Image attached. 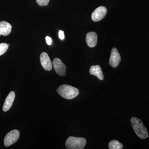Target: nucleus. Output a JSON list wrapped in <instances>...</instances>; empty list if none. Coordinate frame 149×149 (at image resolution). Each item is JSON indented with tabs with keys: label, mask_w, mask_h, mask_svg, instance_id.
<instances>
[{
	"label": "nucleus",
	"mask_w": 149,
	"mask_h": 149,
	"mask_svg": "<svg viewBox=\"0 0 149 149\" xmlns=\"http://www.w3.org/2000/svg\"><path fill=\"white\" fill-rule=\"evenodd\" d=\"M131 125L136 135L141 139H146L149 136L148 130L143 122L138 118L133 117L130 120Z\"/></svg>",
	"instance_id": "nucleus-1"
},
{
	"label": "nucleus",
	"mask_w": 149,
	"mask_h": 149,
	"mask_svg": "<svg viewBox=\"0 0 149 149\" xmlns=\"http://www.w3.org/2000/svg\"><path fill=\"white\" fill-rule=\"evenodd\" d=\"M59 95L62 97L68 100H71L76 97L79 95V90L77 88L68 85H63L56 90Z\"/></svg>",
	"instance_id": "nucleus-2"
},
{
	"label": "nucleus",
	"mask_w": 149,
	"mask_h": 149,
	"mask_svg": "<svg viewBox=\"0 0 149 149\" xmlns=\"http://www.w3.org/2000/svg\"><path fill=\"white\" fill-rule=\"evenodd\" d=\"M87 141L85 138L70 136L65 142V147L68 149H83L85 148Z\"/></svg>",
	"instance_id": "nucleus-3"
},
{
	"label": "nucleus",
	"mask_w": 149,
	"mask_h": 149,
	"mask_svg": "<svg viewBox=\"0 0 149 149\" xmlns=\"http://www.w3.org/2000/svg\"><path fill=\"white\" fill-rule=\"evenodd\" d=\"M19 132L17 130H13L6 134L4 140L5 146L8 147L15 143L18 140Z\"/></svg>",
	"instance_id": "nucleus-4"
},
{
	"label": "nucleus",
	"mask_w": 149,
	"mask_h": 149,
	"mask_svg": "<svg viewBox=\"0 0 149 149\" xmlns=\"http://www.w3.org/2000/svg\"><path fill=\"white\" fill-rule=\"evenodd\" d=\"M54 69L57 73L60 76H64L65 74L66 67L60 59L56 58L53 61Z\"/></svg>",
	"instance_id": "nucleus-5"
},
{
	"label": "nucleus",
	"mask_w": 149,
	"mask_h": 149,
	"mask_svg": "<svg viewBox=\"0 0 149 149\" xmlns=\"http://www.w3.org/2000/svg\"><path fill=\"white\" fill-rule=\"evenodd\" d=\"M120 61L121 58L117 49L116 48H113L109 58V64L112 67L115 68L118 66Z\"/></svg>",
	"instance_id": "nucleus-6"
},
{
	"label": "nucleus",
	"mask_w": 149,
	"mask_h": 149,
	"mask_svg": "<svg viewBox=\"0 0 149 149\" xmlns=\"http://www.w3.org/2000/svg\"><path fill=\"white\" fill-rule=\"evenodd\" d=\"M107 12L106 8L100 6L96 8L92 14V19L93 21L98 22L104 18Z\"/></svg>",
	"instance_id": "nucleus-7"
},
{
	"label": "nucleus",
	"mask_w": 149,
	"mask_h": 149,
	"mask_svg": "<svg viewBox=\"0 0 149 149\" xmlns=\"http://www.w3.org/2000/svg\"><path fill=\"white\" fill-rule=\"evenodd\" d=\"M40 61L44 69L47 71H50L52 69V63L47 53L43 52L41 54Z\"/></svg>",
	"instance_id": "nucleus-8"
},
{
	"label": "nucleus",
	"mask_w": 149,
	"mask_h": 149,
	"mask_svg": "<svg viewBox=\"0 0 149 149\" xmlns=\"http://www.w3.org/2000/svg\"><path fill=\"white\" fill-rule=\"evenodd\" d=\"M15 98V93L13 91H12L8 94L5 101L4 103L3 107V110L4 111H7L10 109L13 104Z\"/></svg>",
	"instance_id": "nucleus-9"
},
{
	"label": "nucleus",
	"mask_w": 149,
	"mask_h": 149,
	"mask_svg": "<svg viewBox=\"0 0 149 149\" xmlns=\"http://www.w3.org/2000/svg\"><path fill=\"white\" fill-rule=\"evenodd\" d=\"M86 41L90 47L93 48L96 45L97 41V36L95 32H90L86 36Z\"/></svg>",
	"instance_id": "nucleus-10"
},
{
	"label": "nucleus",
	"mask_w": 149,
	"mask_h": 149,
	"mask_svg": "<svg viewBox=\"0 0 149 149\" xmlns=\"http://www.w3.org/2000/svg\"><path fill=\"white\" fill-rule=\"evenodd\" d=\"M12 30L11 25L6 21L0 22V36H7L10 34Z\"/></svg>",
	"instance_id": "nucleus-11"
},
{
	"label": "nucleus",
	"mask_w": 149,
	"mask_h": 149,
	"mask_svg": "<svg viewBox=\"0 0 149 149\" xmlns=\"http://www.w3.org/2000/svg\"><path fill=\"white\" fill-rule=\"evenodd\" d=\"M90 74L95 75L99 80H104V74L102 72L101 68L99 65H92L89 70Z\"/></svg>",
	"instance_id": "nucleus-12"
},
{
	"label": "nucleus",
	"mask_w": 149,
	"mask_h": 149,
	"mask_svg": "<svg viewBox=\"0 0 149 149\" xmlns=\"http://www.w3.org/2000/svg\"><path fill=\"white\" fill-rule=\"evenodd\" d=\"M123 148V144L116 140H112L109 144V148L110 149H121Z\"/></svg>",
	"instance_id": "nucleus-13"
},
{
	"label": "nucleus",
	"mask_w": 149,
	"mask_h": 149,
	"mask_svg": "<svg viewBox=\"0 0 149 149\" xmlns=\"http://www.w3.org/2000/svg\"><path fill=\"white\" fill-rule=\"evenodd\" d=\"M9 45L6 43L0 44V56L3 54L8 48Z\"/></svg>",
	"instance_id": "nucleus-14"
},
{
	"label": "nucleus",
	"mask_w": 149,
	"mask_h": 149,
	"mask_svg": "<svg viewBox=\"0 0 149 149\" xmlns=\"http://www.w3.org/2000/svg\"><path fill=\"white\" fill-rule=\"evenodd\" d=\"M49 1V0H36L37 3L39 6H42L47 5Z\"/></svg>",
	"instance_id": "nucleus-15"
},
{
	"label": "nucleus",
	"mask_w": 149,
	"mask_h": 149,
	"mask_svg": "<svg viewBox=\"0 0 149 149\" xmlns=\"http://www.w3.org/2000/svg\"><path fill=\"white\" fill-rule=\"evenodd\" d=\"M58 36L61 40H63L65 38L64 32L62 30H60L58 32Z\"/></svg>",
	"instance_id": "nucleus-16"
},
{
	"label": "nucleus",
	"mask_w": 149,
	"mask_h": 149,
	"mask_svg": "<svg viewBox=\"0 0 149 149\" xmlns=\"http://www.w3.org/2000/svg\"><path fill=\"white\" fill-rule=\"evenodd\" d=\"M46 41H47V44H48L49 45H52V39L51 37H48V36H47L46 37Z\"/></svg>",
	"instance_id": "nucleus-17"
}]
</instances>
